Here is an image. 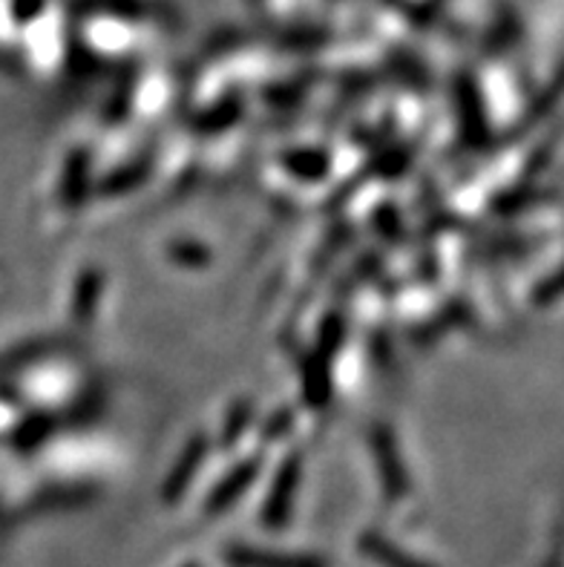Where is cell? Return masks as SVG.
Masks as SVG:
<instances>
[{"mask_svg": "<svg viewBox=\"0 0 564 567\" xmlns=\"http://www.w3.org/2000/svg\"><path fill=\"white\" fill-rule=\"evenodd\" d=\"M234 567H326V561L317 556H286V554H265L254 547H234L228 554Z\"/></svg>", "mask_w": 564, "mask_h": 567, "instance_id": "6da1fadb", "label": "cell"}, {"mask_svg": "<svg viewBox=\"0 0 564 567\" xmlns=\"http://www.w3.org/2000/svg\"><path fill=\"white\" fill-rule=\"evenodd\" d=\"M366 554L372 556L375 561H380L383 567H429L423 561L412 559L403 550L392 547L386 539H366Z\"/></svg>", "mask_w": 564, "mask_h": 567, "instance_id": "7a4b0ae2", "label": "cell"}]
</instances>
